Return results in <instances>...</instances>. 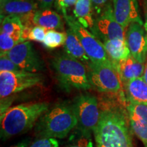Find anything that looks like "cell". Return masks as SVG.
Returning <instances> with one entry per match:
<instances>
[{"instance_id": "obj_1", "label": "cell", "mask_w": 147, "mask_h": 147, "mask_svg": "<svg viewBox=\"0 0 147 147\" xmlns=\"http://www.w3.org/2000/svg\"><path fill=\"white\" fill-rule=\"evenodd\" d=\"M100 117L93 134L96 147H133L127 117L113 104L100 106Z\"/></svg>"}, {"instance_id": "obj_2", "label": "cell", "mask_w": 147, "mask_h": 147, "mask_svg": "<svg viewBox=\"0 0 147 147\" xmlns=\"http://www.w3.org/2000/svg\"><path fill=\"white\" fill-rule=\"evenodd\" d=\"M47 102H31L9 108L1 115V138L5 140L31 129L49 110Z\"/></svg>"}, {"instance_id": "obj_3", "label": "cell", "mask_w": 147, "mask_h": 147, "mask_svg": "<svg viewBox=\"0 0 147 147\" xmlns=\"http://www.w3.org/2000/svg\"><path fill=\"white\" fill-rule=\"evenodd\" d=\"M78 125L72 106L59 104L49 109L38 121L35 131L41 138H64Z\"/></svg>"}, {"instance_id": "obj_4", "label": "cell", "mask_w": 147, "mask_h": 147, "mask_svg": "<svg viewBox=\"0 0 147 147\" xmlns=\"http://www.w3.org/2000/svg\"><path fill=\"white\" fill-rule=\"evenodd\" d=\"M51 65L61 86L66 90H88L92 88L87 66L67 53L55 55L51 61Z\"/></svg>"}, {"instance_id": "obj_5", "label": "cell", "mask_w": 147, "mask_h": 147, "mask_svg": "<svg viewBox=\"0 0 147 147\" xmlns=\"http://www.w3.org/2000/svg\"><path fill=\"white\" fill-rule=\"evenodd\" d=\"M88 78L92 88L109 94H125L123 84L113 63H93L87 66Z\"/></svg>"}, {"instance_id": "obj_6", "label": "cell", "mask_w": 147, "mask_h": 147, "mask_svg": "<svg viewBox=\"0 0 147 147\" xmlns=\"http://www.w3.org/2000/svg\"><path fill=\"white\" fill-rule=\"evenodd\" d=\"M69 28L76 35L90 60L93 63H113L108 57L103 43L93 33L82 26L73 16H63Z\"/></svg>"}, {"instance_id": "obj_7", "label": "cell", "mask_w": 147, "mask_h": 147, "mask_svg": "<svg viewBox=\"0 0 147 147\" xmlns=\"http://www.w3.org/2000/svg\"><path fill=\"white\" fill-rule=\"evenodd\" d=\"M71 106L80 131L93 133L100 117V108L97 97L90 94H81L75 98Z\"/></svg>"}, {"instance_id": "obj_8", "label": "cell", "mask_w": 147, "mask_h": 147, "mask_svg": "<svg viewBox=\"0 0 147 147\" xmlns=\"http://www.w3.org/2000/svg\"><path fill=\"white\" fill-rule=\"evenodd\" d=\"M43 82L42 75L28 71H0V97L1 100L10 97Z\"/></svg>"}, {"instance_id": "obj_9", "label": "cell", "mask_w": 147, "mask_h": 147, "mask_svg": "<svg viewBox=\"0 0 147 147\" xmlns=\"http://www.w3.org/2000/svg\"><path fill=\"white\" fill-rule=\"evenodd\" d=\"M125 30L126 29L117 22L114 14L113 6L110 3L95 19L93 34L102 42L111 40H125Z\"/></svg>"}, {"instance_id": "obj_10", "label": "cell", "mask_w": 147, "mask_h": 147, "mask_svg": "<svg viewBox=\"0 0 147 147\" xmlns=\"http://www.w3.org/2000/svg\"><path fill=\"white\" fill-rule=\"evenodd\" d=\"M6 55L23 71L38 73L44 69L42 59L29 42L18 44Z\"/></svg>"}, {"instance_id": "obj_11", "label": "cell", "mask_w": 147, "mask_h": 147, "mask_svg": "<svg viewBox=\"0 0 147 147\" xmlns=\"http://www.w3.org/2000/svg\"><path fill=\"white\" fill-rule=\"evenodd\" d=\"M126 42L131 56L144 63L147 58V34L142 25L130 24L126 32Z\"/></svg>"}, {"instance_id": "obj_12", "label": "cell", "mask_w": 147, "mask_h": 147, "mask_svg": "<svg viewBox=\"0 0 147 147\" xmlns=\"http://www.w3.org/2000/svg\"><path fill=\"white\" fill-rule=\"evenodd\" d=\"M113 6L116 19L124 28L132 23L144 25L137 0H113Z\"/></svg>"}, {"instance_id": "obj_13", "label": "cell", "mask_w": 147, "mask_h": 147, "mask_svg": "<svg viewBox=\"0 0 147 147\" xmlns=\"http://www.w3.org/2000/svg\"><path fill=\"white\" fill-rule=\"evenodd\" d=\"M127 102L147 105V84L142 77L123 82Z\"/></svg>"}, {"instance_id": "obj_14", "label": "cell", "mask_w": 147, "mask_h": 147, "mask_svg": "<svg viewBox=\"0 0 147 147\" xmlns=\"http://www.w3.org/2000/svg\"><path fill=\"white\" fill-rule=\"evenodd\" d=\"M38 9L35 0H7L1 5V20L9 15L23 16Z\"/></svg>"}, {"instance_id": "obj_15", "label": "cell", "mask_w": 147, "mask_h": 147, "mask_svg": "<svg viewBox=\"0 0 147 147\" xmlns=\"http://www.w3.org/2000/svg\"><path fill=\"white\" fill-rule=\"evenodd\" d=\"M114 64L120 74L123 82L142 77L144 71V63L138 61L131 55L125 59Z\"/></svg>"}, {"instance_id": "obj_16", "label": "cell", "mask_w": 147, "mask_h": 147, "mask_svg": "<svg viewBox=\"0 0 147 147\" xmlns=\"http://www.w3.org/2000/svg\"><path fill=\"white\" fill-rule=\"evenodd\" d=\"M91 0H77L73 10L74 17L91 33L94 31L95 19Z\"/></svg>"}, {"instance_id": "obj_17", "label": "cell", "mask_w": 147, "mask_h": 147, "mask_svg": "<svg viewBox=\"0 0 147 147\" xmlns=\"http://www.w3.org/2000/svg\"><path fill=\"white\" fill-rule=\"evenodd\" d=\"M35 25L49 29H63V23L61 16L51 9L40 10L35 12L34 17Z\"/></svg>"}, {"instance_id": "obj_18", "label": "cell", "mask_w": 147, "mask_h": 147, "mask_svg": "<svg viewBox=\"0 0 147 147\" xmlns=\"http://www.w3.org/2000/svg\"><path fill=\"white\" fill-rule=\"evenodd\" d=\"M66 34L67 38L64 45L65 53L87 66L91 61L78 38L69 28L66 31Z\"/></svg>"}, {"instance_id": "obj_19", "label": "cell", "mask_w": 147, "mask_h": 147, "mask_svg": "<svg viewBox=\"0 0 147 147\" xmlns=\"http://www.w3.org/2000/svg\"><path fill=\"white\" fill-rule=\"evenodd\" d=\"M108 57L113 63L125 59L131 55L126 40H111L102 42Z\"/></svg>"}, {"instance_id": "obj_20", "label": "cell", "mask_w": 147, "mask_h": 147, "mask_svg": "<svg viewBox=\"0 0 147 147\" xmlns=\"http://www.w3.org/2000/svg\"><path fill=\"white\" fill-rule=\"evenodd\" d=\"M23 27L21 18L18 16L9 15L1 20V33L21 38Z\"/></svg>"}, {"instance_id": "obj_21", "label": "cell", "mask_w": 147, "mask_h": 147, "mask_svg": "<svg viewBox=\"0 0 147 147\" xmlns=\"http://www.w3.org/2000/svg\"><path fill=\"white\" fill-rule=\"evenodd\" d=\"M126 108L130 121L147 125V105L127 102Z\"/></svg>"}, {"instance_id": "obj_22", "label": "cell", "mask_w": 147, "mask_h": 147, "mask_svg": "<svg viewBox=\"0 0 147 147\" xmlns=\"http://www.w3.org/2000/svg\"><path fill=\"white\" fill-rule=\"evenodd\" d=\"M67 38L66 33L59 32L55 29L47 30L43 45L49 49H55L65 45Z\"/></svg>"}, {"instance_id": "obj_23", "label": "cell", "mask_w": 147, "mask_h": 147, "mask_svg": "<svg viewBox=\"0 0 147 147\" xmlns=\"http://www.w3.org/2000/svg\"><path fill=\"white\" fill-rule=\"evenodd\" d=\"M20 36H12L4 33L0 34V53L1 56L6 55L16 45L21 43Z\"/></svg>"}, {"instance_id": "obj_24", "label": "cell", "mask_w": 147, "mask_h": 147, "mask_svg": "<svg viewBox=\"0 0 147 147\" xmlns=\"http://www.w3.org/2000/svg\"><path fill=\"white\" fill-rule=\"evenodd\" d=\"M130 127L135 135L142 141L144 147H147V125H143L130 121Z\"/></svg>"}, {"instance_id": "obj_25", "label": "cell", "mask_w": 147, "mask_h": 147, "mask_svg": "<svg viewBox=\"0 0 147 147\" xmlns=\"http://www.w3.org/2000/svg\"><path fill=\"white\" fill-rule=\"evenodd\" d=\"M15 63L8 57V55H4L0 57V71H21Z\"/></svg>"}, {"instance_id": "obj_26", "label": "cell", "mask_w": 147, "mask_h": 147, "mask_svg": "<svg viewBox=\"0 0 147 147\" xmlns=\"http://www.w3.org/2000/svg\"><path fill=\"white\" fill-rule=\"evenodd\" d=\"M47 32V29L36 25V26L33 27L32 30H31L30 34H29V40L43 43Z\"/></svg>"}, {"instance_id": "obj_27", "label": "cell", "mask_w": 147, "mask_h": 147, "mask_svg": "<svg viewBox=\"0 0 147 147\" xmlns=\"http://www.w3.org/2000/svg\"><path fill=\"white\" fill-rule=\"evenodd\" d=\"M68 147H93L91 134L82 132L81 136L76 139Z\"/></svg>"}, {"instance_id": "obj_28", "label": "cell", "mask_w": 147, "mask_h": 147, "mask_svg": "<svg viewBox=\"0 0 147 147\" xmlns=\"http://www.w3.org/2000/svg\"><path fill=\"white\" fill-rule=\"evenodd\" d=\"M76 1L77 0H55V6L57 10L65 16L67 14V11L75 5Z\"/></svg>"}, {"instance_id": "obj_29", "label": "cell", "mask_w": 147, "mask_h": 147, "mask_svg": "<svg viewBox=\"0 0 147 147\" xmlns=\"http://www.w3.org/2000/svg\"><path fill=\"white\" fill-rule=\"evenodd\" d=\"M59 143L56 138H40L28 147H59Z\"/></svg>"}, {"instance_id": "obj_30", "label": "cell", "mask_w": 147, "mask_h": 147, "mask_svg": "<svg viewBox=\"0 0 147 147\" xmlns=\"http://www.w3.org/2000/svg\"><path fill=\"white\" fill-rule=\"evenodd\" d=\"M93 11L97 15L102 13L107 5L110 3V0H91Z\"/></svg>"}, {"instance_id": "obj_31", "label": "cell", "mask_w": 147, "mask_h": 147, "mask_svg": "<svg viewBox=\"0 0 147 147\" xmlns=\"http://www.w3.org/2000/svg\"><path fill=\"white\" fill-rule=\"evenodd\" d=\"M40 10L51 9L55 0H35Z\"/></svg>"}, {"instance_id": "obj_32", "label": "cell", "mask_w": 147, "mask_h": 147, "mask_svg": "<svg viewBox=\"0 0 147 147\" xmlns=\"http://www.w3.org/2000/svg\"><path fill=\"white\" fill-rule=\"evenodd\" d=\"M28 141L27 140H25L23 141L22 142L18 143V144L14 145V146H12V147H28Z\"/></svg>"}, {"instance_id": "obj_33", "label": "cell", "mask_w": 147, "mask_h": 147, "mask_svg": "<svg viewBox=\"0 0 147 147\" xmlns=\"http://www.w3.org/2000/svg\"><path fill=\"white\" fill-rule=\"evenodd\" d=\"M144 28L147 34V1L146 2V6H145V23L144 24Z\"/></svg>"}, {"instance_id": "obj_34", "label": "cell", "mask_w": 147, "mask_h": 147, "mask_svg": "<svg viewBox=\"0 0 147 147\" xmlns=\"http://www.w3.org/2000/svg\"><path fill=\"white\" fill-rule=\"evenodd\" d=\"M142 78L144 79L145 82L147 84V61H146V64H145L144 71V74H143Z\"/></svg>"}, {"instance_id": "obj_35", "label": "cell", "mask_w": 147, "mask_h": 147, "mask_svg": "<svg viewBox=\"0 0 147 147\" xmlns=\"http://www.w3.org/2000/svg\"><path fill=\"white\" fill-rule=\"evenodd\" d=\"M6 1H7V0H0V3H1V5L3 4V3H4Z\"/></svg>"}]
</instances>
